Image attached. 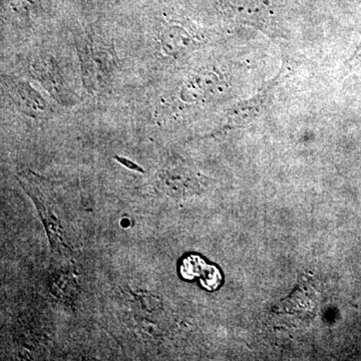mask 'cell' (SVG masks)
Segmentation results:
<instances>
[{"label":"cell","mask_w":361,"mask_h":361,"mask_svg":"<svg viewBox=\"0 0 361 361\" xmlns=\"http://www.w3.org/2000/svg\"><path fill=\"white\" fill-rule=\"evenodd\" d=\"M6 85L9 97L25 115L32 118H45L49 115V104L28 82L21 80H11Z\"/></svg>","instance_id":"obj_2"},{"label":"cell","mask_w":361,"mask_h":361,"mask_svg":"<svg viewBox=\"0 0 361 361\" xmlns=\"http://www.w3.org/2000/svg\"><path fill=\"white\" fill-rule=\"evenodd\" d=\"M32 73L35 80L42 82V85L61 103L70 101L68 87L61 77V70L51 59L39 56L32 61L30 66Z\"/></svg>","instance_id":"obj_3"},{"label":"cell","mask_w":361,"mask_h":361,"mask_svg":"<svg viewBox=\"0 0 361 361\" xmlns=\"http://www.w3.org/2000/svg\"><path fill=\"white\" fill-rule=\"evenodd\" d=\"M360 63H361V42H360V44L358 45L357 49H356L355 54H353V56H351V59H350V65L351 66L360 65Z\"/></svg>","instance_id":"obj_6"},{"label":"cell","mask_w":361,"mask_h":361,"mask_svg":"<svg viewBox=\"0 0 361 361\" xmlns=\"http://www.w3.org/2000/svg\"><path fill=\"white\" fill-rule=\"evenodd\" d=\"M78 49L85 87L99 92L109 85L116 71L113 49L106 42L92 37H85L78 44Z\"/></svg>","instance_id":"obj_1"},{"label":"cell","mask_w":361,"mask_h":361,"mask_svg":"<svg viewBox=\"0 0 361 361\" xmlns=\"http://www.w3.org/2000/svg\"><path fill=\"white\" fill-rule=\"evenodd\" d=\"M161 49L170 56L182 54L186 51L191 44V37L189 33L176 25H170L164 27L159 35Z\"/></svg>","instance_id":"obj_4"},{"label":"cell","mask_w":361,"mask_h":361,"mask_svg":"<svg viewBox=\"0 0 361 361\" xmlns=\"http://www.w3.org/2000/svg\"><path fill=\"white\" fill-rule=\"evenodd\" d=\"M6 11L18 21H27L40 6V0H4Z\"/></svg>","instance_id":"obj_5"}]
</instances>
